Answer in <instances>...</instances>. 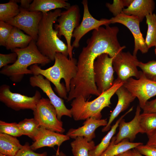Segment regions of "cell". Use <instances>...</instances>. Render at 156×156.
Wrapping results in <instances>:
<instances>
[{"instance_id": "1", "label": "cell", "mask_w": 156, "mask_h": 156, "mask_svg": "<svg viewBox=\"0 0 156 156\" xmlns=\"http://www.w3.org/2000/svg\"><path fill=\"white\" fill-rule=\"evenodd\" d=\"M54 60V65L46 69H42L38 64H35L30 66L29 69L33 75H41L52 82L60 97L67 99L71 81L77 72V61L73 57L68 58L60 53H56Z\"/></svg>"}, {"instance_id": "2", "label": "cell", "mask_w": 156, "mask_h": 156, "mask_svg": "<svg viewBox=\"0 0 156 156\" xmlns=\"http://www.w3.org/2000/svg\"><path fill=\"white\" fill-rule=\"evenodd\" d=\"M62 12L60 9H58L53 12L42 13V18L38 26L36 45L41 53L51 61L55 60L56 53L68 55L67 44L60 39L58 31L53 28L54 23Z\"/></svg>"}, {"instance_id": "3", "label": "cell", "mask_w": 156, "mask_h": 156, "mask_svg": "<svg viewBox=\"0 0 156 156\" xmlns=\"http://www.w3.org/2000/svg\"><path fill=\"white\" fill-rule=\"evenodd\" d=\"M36 42L33 40L27 47L14 49L12 51L17 55V60L14 63L3 67L0 73L8 77L12 81L18 83L25 75L32 74L28 69L29 66L38 64L43 66L50 63L51 61L41 53Z\"/></svg>"}, {"instance_id": "4", "label": "cell", "mask_w": 156, "mask_h": 156, "mask_svg": "<svg viewBox=\"0 0 156 156\" xmlns=\"http://www.w3.org/2000/svg\"><path fill=\"white\" fill-rule=\"evenodd\" d=\"M123 83L116 79L110 88L91 101L85 100L82 96L74 99L70 104V109L74 120H84L91 117L101 119L102 110L105 107H110L111 98Z\"/></svg>"}, {"instance_id": "5", "label": "cell", "mask_w": 156, "mask_h": 156, "mask_svg": "<svg viewBox=\"0 0 156 156\" xmlns=\"http://www.w3.org/2000/svg\"><path fill=\"white\" fill-rule=\"evenodd\" d=\"M80 17L79 6L77 5H71L66 10L62 12L57 19L58 23L55 25V29L58 31V37L63 36L65 38L69 59L73 58V48L71 44L73 33L80 24Z\"/></svg>"}, {"instance_id": "6", "label": "cell", "mask_w": 156, "mask_h": 156, "mask_svg": "<svg viewBox=\"0 0 156 156\" xmlns=\"http://www.w3.org/2000/svg\"><path fill=\"white\" fill-rule=\"evenodd\" d=\"M33 114L40 127L60 133L65 131L63 122L57 118L56 110L49 99L42 98Z\"/></svg>"}, {"instance_id": "7", "label": "cell", "mask_w": 156, "mask_h": 156, "mask_svg": "<svg viewBox=\"0 0 156 156\" xmlns=\"http://www.w3.org/2000/svg\"><path fill=\"white\" fill-rule=\"evenodd\" d=\"M10 86L3 84L0 87V101L8 107L16 111L30 109L33 111L42 98L40 92L36 90L34 95L28 96L12 92Z\"/></svg>"}, {"instance_id": "8", "label": "cell", "mask_w": 156, "mask_h": 156, "mask_svg": "<svg viewBox=\"0 0 156 156\" xmlns=\"http://www.w3.org/2000/svg\"><path fill=\"white\" fill-rule=\"evenodd\" d=\"M114 57H111L107 54L104 53L99 56L95 60L94 81L100 94L110 88L113 84L114 71L112 61Z\"/></svg>"}, {"instance_id": "9", "label": "cell", "mask_w": 156, "mask_h": 156, "mask_svg": "<svg viewBox=\"0 0 156 156\" xmlns=\"http://www.w3.org/2000/svg\"><path fill=\"white\" fill-rule=\"evenodd\" d=\"M123 85L138 99L139 105L142 109L148 100L156 95V82L146 78L142 71L138 79L129 78Z\"/></svg>"}, {"instance_id": "10", "label": "cell", "mask_w": 156, "mask_h": 156, "mask_svg": "<svg viewBox=\"0 0 156 156\" xmlns=\"http://www.w3.org/2000/svg\"><path fill=\"white\" fill-rule=\"evenodd\" d=\"M139 62L137 56L129 52L119 53L112 61L113 68L117 76L116 79L124 83L133 77L138 79L140 72L137 68Z\"/></svg>"}, {"instance_id": "11", "label": "cell", "mask_w": 156, "mask_h": 156, "mask_svg": "<svg viewBox=\"0 0 156 156\" xmlns=\"http://www.w3.org/2000/svg\"><path fill=\"white\" fill-rule=\"evenodd\" d=\"M20 8V12L18 14L6 22L23 30L36 42L38 26L42 13L38 11H30Z\"/></svg>"}, {"instance_id": "12", "label": "cell", "mask_w": 156, "mask_h": 156, "mask_svg": "<svg viewBox=\"0 0 156 156\" xmlns=\"http://www.w3.org/2000/svg\"><path fill=\"white\" fill-rule=\"evenodd\" d=\"M29 81L31 86L39 88L47 96L56 110L57 118L59 120H61L64 116L72 117L70 109L67 108L63 100L55 93L48 80L44 78L42 75H38L30 77Z\"/></svg>"}, {"instance_id": "13", "label": "cell", "mask_w": 156, "mask_h": 156, "mask_svg": "<svg viewBox=\"0 0 156 156\" xmlns=\"http://www.w3.org/2000/svg\"><path fill=\"white\" fill-rule=\"evenodd\" d=\"M111 23H118L127 27L132 34L134 41V47L133 55L136 56L140 50L142 53H147L149 48L147 46L140 28V22L138 18L131 15H128L122 12L117 16L110 19Z\"/></svg>"}, {"instance_id": "14", "label": "cell", "mask_w": 156, "mask_h": 156, "mask_svg": "<svg viewBox=\"0 0 156 156\" xmlns=\"http://www.w3.org/2000/svg\"><path fill=\"white\" fill-rule=\"evenodd\" d=\"M82 3L83 7V16L81 23L73 33L72 37L75 38L72 44L73 48L79 47L81 39L89 31L97 29L102 25L105 26L111 24L110 19L102 18L98 20L93 17L89 11L87 0H83Z\"/></svg>"}, {"instance_id": "15", "label": "cell", "mask_w": 156, "mask_h": 156, "mask_svg": "<svg viewBox=\"0 0 156 156\" xmlns=\"http://www.w3.org/2000/svg\"><path fill=\"white\" fill-rule=\"evenodd\" d=\"M141 109L138 105L136 109L135 116L131 121L126 122L123 118L121 120L118 126V132L115 136V144L126 139H128L130 142H133L138 134L144 133L140 123Z\"/></svg>"}, {"instance_id": "16", "label": "cell", "mask_w": 156, "mask_h": 156, "mask_svg": "<svg viewBox=\"0 0 156 156\" xmlns=\"http://www.w3.org/2000/svg\"><path fill=\"white\" fill-rule=\"evenodd\" d=\"M70 139V138L66 135L40 127L35 140L30 146L33 150L35 151L44 147L53 148L57 145L58 148L57 152H58L60 146L64 142Z\"/></svg>"}, {"instance_id": "17", "label": "cell", "mask_w": 156, "mask_h": 156, "mask_svg": "<svg viewBox=\"0 0 156 156\" xmlns=\"http://www.w3.org/2000/svg\"><path fill=\"white\" fill-rule=\"evenodd\" d=\"M107 122V119H97L91 117L85 120L83 126L77 129H70L66 135L74 139L78 136H82L88 141H91L95 137V130L100 127L106 126Z\"/></svg>"}, {"instance_id": "18", "label": "cell", "mask_w": 156, "mask_h": 156, "mask_svg": "<svg viewBox=\"0 0 156 156\" xmlns=\"http://www.w3.org/2000/svg\"><path fill=\"white\" fill-rule=\"evenodd\" d=\"M118 97L117 104L113 111L110 114L107 125L102 129V131H108L111 127V124L114 120L122 112L127 109L130 103L136 98L123 85L116 90L115 93Z\"/></svg>"}, {"instance_id": "19", "label": "cell", "mask_w": 156, "mask_h": 156, "mask_svg": "<svg viewBox=\"0 0 156 156\" xmlns=\"http://www.w3.org/2000/svg\"><path fill=\"white\" fill-rule=\"evenodd\" d=\"M155 8V3L153 0H133L122 12L127 15L138 17L141 22L147 15L153 13Z\"/></svg>"}, {"instance_id": "20", "label": "cell", "mask_w": 156, "mask_h": 156, "mask_svg": "<svg viewBox=\"0 0 156 156\" xmlns=\"http://www.w3.org/2000/svg\"><path fill=\"white\" fill-rule=\"evenodd\" d=\"M70 6V3L64 0H34L28 10L46 13L53 10L61 8L67 9Z\"/></svg>"}, {"instance_id": "21", "label": "cell", "mask_w": 156, "mask_h": 156, "mask_svg": "<svg viewBox=\"0 0 156 156\" xmlns=\"http://www.w3.org/2000/svg\"><path fill=\"white\" fill-rule=\"evenodd\" d=\"M33 40L31 36L14 27L6 41L5 47L7 49L12 51L16 48H24L27 47Z\"/></svg>"}, {"instance_id": "22", "label": "cell", "mask_w": 156, "mask_h": 156, "mask_svg": "<svg viewBox=\"0 0 156 156\" xmlns=\"http://www.w3.org/2000/svg\"><path fill=\"white\" fill-rule=\"evenodd\" d=\"M23 146L16 137L0 133V153L7 156H15Z\"/></svg>"}, {"instance_id": "23", "label": "cell", "mask_w": 156, "mask_h": 156, "mask_svg": "<svg viewBox=\"0 0 156 156\" xmlns=\"http://www.w3.org/2000/svg\"><path fill=\"white\" fill-rule=\"evenodd\" d=\"M133 109L132 107L124 114L122 115L111 127L110 130L103 138L101 142L98 145L95 146L94 148L89 153L90 156H100L107 148L109 146L111 140L115 134L116 129L119 126L121 120L127 114L132 111Z\"/></svg>"}, {"instance_id": "24", "label": "cell", "mask_w": 156, "mask_h": 156, "mask_svg": "<svg viewBox=\"0 0 156 156\" xmlns=\"http://www.w3.org/2000/svg\"><path fill=\"white\" fill-rule=\"evenodd\" d=\"M115 136H113L108 147L100 156H115L143 144L142 142H131L127 139H124L119 143L115 144Z\"/></svg>"}, {"instance_id": "25", "label": "cell", "mask_w": 156, "mask_h": 156, "mask_svg": "<svg viewBox=\"0 0 156 156\" xmlns=\"http://www.w3.org/2000/svg\"><path fill=\"white\" fill-rule=\"evenodd\" d=\"M74 156H90L89 153L95 146L94 142H89L85 138L78 136L70 143Z\"/></svg>"}, {"instance_id": "26", "label": "cell", "mask_w": 156, "mask_h": 156, "mask_svg": "<svg viewBox=\"0 0 156 156\" xmlns=\"http://www.w3.org/2000/svg\"><path fill=\"white\" fill-rule=\"evenodd\" d=\"M17 3V0H11L0 4V21L6 22L18 14L20 8Z\"/></svg>"}, {"instance_id": "27", "label": "cell", "mask_w": 156, "mask_h": 156, "mask_svg": "<svg viewBox=\"0 0 156 156\" xmlns=\"http://www.w3.org/2000/svg\"><path fill=\"white\" fill-rule=\"evenodd\" d=\"M18 124L23 135L27 136L34 141L40 127L38 121L34 118H25Z\"/></svg>"}, {"instance_id": "28", "label": "cell", "mask_w": 156, "mask_h": 156, "mask_svg": "<svg viewBox=\"0 0 156 156\" xmlns=\"http://www.w3.org/2000/svg\"><path fill=\"white\" fill-rule=\"evenodd\" d=\"M148 29L145 41L149 49L156 46V15L151 14L146 16Z\"/></svg>"}, {"instance_id": "29", "label": "cell", "mask_w": 156, "mask_h": 156, "mask_svg": "<svg viewBox=\"0 0 156 156\" xmlns=\"http://www.w3.org/2000/svg\"><path fill=\"white\" fill-rule=\"evenodd\" d=\"M140 121L144 133L147 136L156 129V112L141 114Z\"/></svg>"}, {"instance_id": "30", "label": "cell", "mask_w": 156, "mask_h": 156, "mask_svg": "<svg viewBox=\"0 0 156 156\" xmlns=\"http://www.w3.org/2000/svg\"><path fill=\"white\" fill-rule=\"evenodd\" d=\"M138 66L141 69L146 78L156 82V60L150 61L146 63L139 61Z\"/></svg>"}, {"instance_id": "31", "label": "cell", "mask_w": 156, "mask_h": 156, "mask_svg": "<svg viewBox=\"0 0 156 156\" xmlns=\"http://www.w3.org/2000/svg\"><path fill=\"white\" fill-rule=\"evenodd\" d=\"M0 133H5L14 137H20L23 134L16 122L8 123L0 121Z\"/></svg>"}, {"instance_id": "32", "label": "cell", "mask_w": 156, "mask_h": 156, "mask_svg": "<svg viewBox=\"0 0 156 156\" xmlns=\"http://www.w3.org/2000/svg\"><path fill=\"white\" fill-rule=\"evenodd\" d=\"M133 0H114L112 4L106 3V6L114 16L121 14L125 7H128Z\"/></svg>"}, {"instance_id": "33", "label": "cell", "mask_w": 156, "mask_h": 156, "mask_svg": "<svg viewBox=\"0 0 156 156\" xmlns=\"http://www.w3.org/2000/svg\"><path fill=\"white\" fill-rule=\"evenodd\" d=\"M7 23L0 21V45L5 46L6 41L13 28Z\"/></svg>"}, {"instance_id": "34", "label": "cell", "mask_w": 156, "mask_h": 156, "mask_svg": "<svg viewBox=\"0 0 156 156\" xmlns=\"http://www.w3.org/2000/svg\"><path fill=\"white\" fill-rule=\"evenodd\" d=\"M47 153L44 152L41 153L35 152L31 148L29 144L27 142L23 145L15 156H47Z\"/></svg>"}, {"instance_id": "35", "label": "cell", "mask_w": 156, "mask_h": 156, "mask_svg": "<svg viewBox=\"0 0 156 156\" xmlns=\"http://www.w3.org/2000/svg\"><path fill=\"white\" fill-rule=\"evenodd\" d=\"M17 55L13 52L7 54H0V68L6 66L10 63H14L17 60Z\"/></svg>"}, {"instance_id": "36", "label": "cell", "mask_w": 156, "mask_h": 156, "mask_svg": "<svg viewBox=\"0 0 156 156\" xmlns=\"http://www.w3.org/2000/svg\"><path fill=\"white\" fill-rule=\"evenodd\" d=\"M135 148L142 155L146 156H156V148L143 144Z\"/></svg>"}, {"instance_id": "37", "label": "cell", "mask_w": 156, "mask_h": 156, "mask_svg": "<svg viewBox=\"0 0 156 156\" xmlns=\"http://www.w3.org/2000/svg\"><path fill=\"white\" fill-rule=\"evenodd\" d=\"M144 113L156 112V98L150 101H148L142 109Z\"/></svg>"}, {"instance_id": "38", "label": "cell", "mask_w": 156, "mask_h": 156, "mask_svg": "<svg viewBox=\"0 0 156 156\" xmlns=\"http://www.w3.org/2000/svg\"><path fill=\"white\" fill-rule=\"evenodd\" d=\"M147 136L148 140L146 145L156 148V129Z\"/></svg>"}, {"instance_id": "39", "label": "cell", "mask_w": 156, "mask_h": 156, "mask_svg": "<svg viewBox=\"0 0 156 156\" xmlns=\"http://www.w3.org/2000/svg\"><path fill=\"white\" fill-rule=\"evenodd\" d=\"M18 2L21 3L20 8L28 10L30 5L32 2V0H17Z\"/></svg>"}, {"instance_id": "40", "label": "cell", "mask_w": 156, "mask_h": 156, "mask_svg": "<svg viewBox=\"0 0 156 156\" xmlns=\"http://www.w3.org/2000/svg\"><path fill=\"white\" fill-rule=\"evenodd\" d=\"M115 156H134L132 149H130Z\"/></svg>"}, {"instance_id": "41", "label": "cell", "mask_w": 156, "mask_h": 156, "mask_svg": "<svg viewBox=\"0 0 156 156\" xmlns=\"http://www.w3.org/2000/svg\"><path fill=\"white\" fill-rule=\"evenodd\" d=\"M134 156H142V155L138 152L135 148L132 150Z\"/></svg>"}, {"instance_id": "42", "label": "cell", "mask_w": 156, "mask_h": 156, "mask_svg": "<svg viewBox=\"0 0 156 156\" xmlns=\"http://www.w3.org/2000/svg\"><path fill=\"white\" fill-rule=\"evenodd\" d=\"M52 156H67L62 151L56 152L55 155H53Z\"/></svg>"}, {"instance_id": "43", "label": "cell", "mask_w": 156, "mask_h": 156, "mask_svg": "<svg viewBox=\"0 0 156 156\" xmlns=\"http://www.w3.org/2000/svg\"><path fill=\"white\" fill-rule=\"evenodd\" d=\"M155 53L156 55V46L155 47Z\"/></svg>"}, {"instance_id": "44", "label": "cell", "mask_w": 156, "mask_h": 156, "mask_svg": "<svg viewBox=\"0 0 156 156\" xmlns=\"http://www.w3.org/2000/svg\"><path fill=\"white\" fill-rule=\"evenodd\" d=\"M0 156H7L6 155H3L1 154L0 153Z\"/></svg>"}]
</instances>
